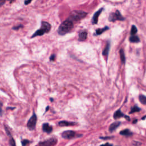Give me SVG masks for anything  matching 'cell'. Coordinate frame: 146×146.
<instances>
[{"instance_id":"obj_21","label":"cell","mask_w":146,"mask_h":146,"mask_svg":"<svg viewBox=\"0 0 146 146\" xmlns=\"http://www.w3.org/2000/svg\"><path fill=\"white\" fill-rule=\"evenodd\" d=\"M137 28H136V26L134 25H133L131 28V34L133 36V35H135V34L137 33Z\"/></svg>"},{"instance_id":"obj_13","label":"cell","mask_w":146,"mask_h":146,"mask_svg":"<svg viewBox=\"0 0 146 146\" xmlns=\"http://www.w3.org/2000/svg\"><path fill=\"white\" fill-rule=\"evenodd\" d=\"M87 32L86 31H82L79 34V41H84L87 39Z\"/></svg>"},{"instance_id":"obj_32","label":"cell","mask_w":146,"mask_h":146,"mask_svg":"<svg viewBox=\"0 0 146 146\" xmlns=\"http://www.w3.org/2000/svg\"><path fill=\"white\" fill-rule=\"evenodd\" d=\"M15 109V107H13V108H12V107H8V109H11V110H13V109Z\"/></svg>"},{"instance_id":"obj_19","label":"cell","mask_w":146,"mask_h":146,"mask_svg":"<svg viewBox=\"0 0 146 146\" xmlns=\"http://www.w3.org/2000/svg\"><path fill=\"white\" fill-rule=\"evenodd\" d=\"M139 101L143 105H146V97L143 95H140L139 96Z\"/></svg>"},{"instance_id":"obj_17","label":"cell","mask_w":146,"mask_h":146,"mask_svg":"<svg viewBox=\"0 0 146 146\" xmlns=\"http://www.w3.org/2000/svg\"><path fill=\"white\" fill-rule=\"evenodd\" d=\"M119 54H120V57H121V59L122 61V63H125L126 61V58H125V54H124V50L123 49H121V50L119 51Z\"/></svg>"},{"instance_id":"obj_6","label":"cell","mask_w":146,"mask_h":146,"mask_svg":"<svg viewBox=\"0 0 146 146\" xmlns=\"http://www.w3.org/2000/svg\"><path fill=\"white\" fill-rule=\"evenodd\" d=\"M61 136L64 139H71L77 137V135L75 132L71 130H69V131H65L62 132Z\"/></svg>"},{"instance_id":"obj_2","label":"cell","mask_w":146,"mask_h":146,"mask_svg":"<svg viewBox=\"0 0 146 146\" xmlns=\"http://www.w3.org/2000/svg\"><path fill=\"white\" fill-rule=\"evenodd\" d=\"M87 13L81 10H74L70 13L68 19L71 21H78L86 17Z\"/></svg>"},{"instance_id":"obj_14","label":"cell","mask_w":146,"mask_h":146,"mask_svg":"<svg viewBox=\"0 0 146 146\" xmlns=\"http://www.w3.org/2000/svg\"><path fill=\"white\" fill-rule=\"evenodd\" d=\"M120 134L126 136H132L133 133H132V132H131L128 129H126L124 130L121 131L120 132Z\"/></svg>"},{"instance_id":"obj_7","label":"cell","mask_w":146,"mask_h":146,"mask_svg":"<svg viewBox=\"0 0 146 146\" xmlns=\"http://www.w3.org/2000/svg\"><path fill=\"white\" fill-rule=\"evenodd\" d=\"M121 118H124L127 121H130V118L129 117H128L127 115H126L125 114H124L123 113H122V111H121V110H117V111L114 114V118L115 119H119Z\"/></svg>"},{"instance_id":"obj_15","label":"cell","mask_w":146,"mask_h":146,"mask_svg":"<svg viewBox=\"0 0 146 146\" xmlns=\"http://www.w3.org/2000/svg\"><path fill=\"white\" fill-rule=\"evenodd\" d=\"M110 43H107L106 46L105 47V49L103 51V55L106 57L108 56L110 50Z\"/></svg>"},{"instance_id":"obj_25","label":"cell","mask_w":146,"mask_h":146,"mask_svg":"<svg viewBox=\"0 0 146 146\" xmlns=\"http://www.w3.org/2000/svg\"><path fill=\"white\" fill-rule=\"evenodd\" d=\"M5 131H6V134H7V135H8V136H11V134H10V132L9 131V129H8V128L6 127V126H5Z\"/></svg>"},{"instance_id":"obj_10","label":"cell","mask_w":146,"mask_h":146,"mask_svg":"<svg viewBox=\"0 0 146 146\" xmlns=\"http://www.w3.org/2000/svg\"><path fill=\"white\" fill-rule=\"evenodd\" d=\"M42 130L44 132L50 134L52 132L53 127L48 123H44L42 125Z\"/></svg>"},{"instance_id":"obj_33","label":"cell","mask_w":146,"mask_h":146,"mask_svg":"<svg viewBox=\"0 0 146 146\" xmlns=\"http://www.w3.org/2000/svg\"><path fill=\"white\" fill-rule=\"evenodd\" d=\"M137 122H138V120H135L134 122H133V123H136Z\"/></svg>"},{"instance_id":"obj_29","label":"cell","mask_w":146,"mask_h":146,"mask_svg":"<svg viewBox=\"0 0 146 146\" xmlns=\"http://www.w3.org/2000/svg\"><path fill=\"white\" fill-rule=\"evenodd\" d=\"M32 0H25L24 4H25V5H28V4H29L30 3V2H32Z\"/></svg>"},{"instance_id":"obj_34","label":"cell","mask_w":146,"mask_h":146,"mask_svg":"<svg viewBox=\"0 0 146 146\" xmlns=\"http://www.w3.org/2000/svg\"><path fill=\"white\" fill-rule=\"evenodd\" d=\"M146 118V116H144V117H143V118H142V119H143V120H144V119H145V118Z\"/></svg>"},{"instance_id":"obj_16","label":"cell","mask_w":146,"mask_h":146,"mask_svg":"<svg viewBox=\"0 0 146 146\" xmlns=\"http://www.w3.org/2000/svg\"><path fill=\"white\" fill-rule=\"evenodd\" d=\"M130 41L132 43H138L140 41V39L138 36H132L130 38Z\"/></svg>"},{"instance_id":"obj_28","label":"cell","mask_w":146,"mask_h":146,"mask_svg":"<svg viewBox=\"0 0 146 146\" xmlns=\"http://www.w3.org/2000/svg\"><path fill=\"white\" fill-rule=\"evenodd\" d=\"M2 103L0 102V116H2Z\"/></svg>"},{"instance_id":"obj_23","label":"cell","mask_w":146,"mask_h":146,"mask_svg":"<svg viewBox=\"0 0 146 146\" xmlns=\"http://www.w3.org/2000/svg\"><path fill=\"white\" fill-rule=\"evenodd\" d=\"M14 1L15 0H0V6L3 5L6 1H9L10 3H12V2H13V1Z\"/></svg>"},{"instance_id":"obj_30","label":"cell","mask_w":146,"mask_h":146,"mask_svg":"<svg viewBox=\"0 0 146 146\" xmlns=\"http://www.w3.org/2000/svg\"><path fill=\"white\" fill-rule=\"evenodd\" d=\"M101 146H113V145L111 144H110V143H105V144H102V145H101Z\"/></svg>"},{"instance_id":"obj_20","label":"cell","mask_w":146,"mask_h":146,"mask_svg":"<svg viewBox=\"0 0 146 146\" xmlns=\"http://www.w3.org/2000/svg\"><path fill=\"white\" fill-rule=\"evenodd\" d=\"M140 111V109L139 107H138L137 106H134L133 107L131 108V110L130 112V114H132L134 113H136V112H139Z\"/></svg>"},{"instance_id":"obj_8","label":"cell","mask_w":146,"mask_h":146,"mask_svg":"<svg viewBox=\"0 0 146 146\" xmlns=\"http://www.w3.org/2000/svg\"><path fill=\"white\" fill-rule=\"evenodd\" d=\"M41 29H42L45 32V33H48L51 30V25L49 23L44 21V22H42Z\"/></svg>"},{"instance_id":"obj_27","label":"cell","mask_w":146,"mask_h":146,"mask_svg":"<svg viewBox=\"0 0 146 146\" xmlns=\"http://www.w3.org/2000/svg\"><path fill=\"white\" fill-rule=\"evenodd\" d=\"M55 54H52L51 55L50 57V60L51 61H54L55 60Z\"/></svg>"},{"instance_id":"obj_22","label":"cell","mask_w":146,"mask_h":146,"mask_svg":"<svg viewBox=\"0 0 146 146\" xmlns=\"http://www.w3.org/2000/svg\"><path fill=\"white\" fill-rule=\"evenodd\" d=\"M9 144H10V146H16V142H15L14 139L13 138H11L9 140Z\"/></svg>"},{"instance_id":"obj_24","label":"cell","mask_w":146,"mask_h":146,"mask_svg":"<svg viewBox=\"0 0 146 146\" xmlns=\"http://www.w3.org/2000/svg\"><path fill=\"white\" fill-rule=\"evenodd\" d=\"M30 141L28 140H26V139H25V140H22V146H27L28 144H29Z\"/></svg>"},{"instance_id":"obj_18","label":"cell","mask_w":146,"mask_h":146,"mask_svg":"<svg viewBox=\"0 0 146 146\" xmlns=\"http://www.w3.org/2000/svg\"><path fill=\"white\" fill-rule=\"evenodd\" d=\"M109 28H108V27H105V28H102V29H98L96 30V34H97V35H100L103 33L105 31L107 30H109Z\"/></svg>"},{"instance_id":"obj_9","label":"cell","mask_w":146,"mask_h":146,"mask_svg":"<svg viewBox=\"0 0 146 146\" xmlns=\"http://www.w3.org/2000/svg\"><path fill=\"white\" fill-rule=\"evenodd\" d=\"M102 10H103V9H100L98 11H97L95 14H94V15L93 17V19H92V24H97V23H98V17H99V16L100 14L102 13Z\"/></svg>"},{"instance_id":"obj_1","label":"cell","mask_w":146,"mask_h":146,"mask_svg":"<svg viewBox=\"0 0 146 146\" xmlns=\"http://www.w3.org/2000/svg\"><path fill=\"white\" fill-rule=\"evenodd\" d=\"M73 28H74V25H73V21L67 19V20L62 22L59 26L58 30V33L59 35L63 36L66 34L69 33L73 29Z\"/></svg>"},{"instance_id":"obj_4","label":"cell","mask_w":146,"mask_h":146,"mask_svg":"<svg viewBox=\"0 0 146 146\" xmlns=\"http://www.w3.org/2000/svg\"><path fill=\"white\" fill-rule=\"evenodd\" d=\"M36 121H37V117H36V114L34 113L32 117L30 118L29 121L27 123V127H28V129L29 130H34L36 128Z\"/></svg>"},{"instance_id":"obj_5","label":"cell","mask_w":146,"mask_h":146,"mask_svg":"<svg viewBox=\"0 0 146 146\" xmlns=\"http://www.w3.org/2000/svg\"><path fill=\"white\" fill-rule=\"evenodd\" d=\"M57 143V140L55 138H50L45 141L41 142L38 143L40 146H54Z\"/></svg>"},{"instance_id":"obj_11","label":"cell","mask_w":146,"mask_h":146,"mask_svg":"<svg viewBox=\"0 0 146 146\" xmlns=\"http://www.w3.org/2000/svg\"><path fill=\"white\" fill-rule=\"evenodd\" d=\"M58 124L59 126L61 127H67V126H74L75 123L74 122H70L66 121H60L58 123Z\"/></svg>"},{"instance_id":"obj_3","label":"cell","mask_w":146,"mask_h":146,"mask_svg":"<svg viewBox=\"0 0 146 146\" xmlns=\"http://www.w3.org/2000/svg\"><path fill=\"white\" fill-rule=\"evenodd\" d=\"M109 21L111 22H115V21L119 20V21H123L124 20V18L122 16V14L119 12L118 10H117L115 13H112L110 14L109 16Z\"/></svg>"},{"instance_id":"obj_26","label":"cell","mask_w":146,"mask_h":146,"mask_svg":"<svg viewBox=\"0 0 146 146\" xmlns=\"http://www.w3.org/2000/svg\"><path fill=\"white\" fill-rule=\"evenodd\" d=\"M24 28V26L23 25H19V26H14L13 28V30H18L19 29H20V28Z\"/></svg>"},{"instance_id":"obj_31","label":"cell","mask_w":146,"mask_h":146,"mask_svg":"<svg viewBox=\"0 0 146 146\" xmlns=\"http://www.w3.org/2000/svg\"><path fill=\"white\" fill-rule=\"evenodd\" d=\"M100 138L103 139H110L111 137H101Z\"/></svg>"},{"instance_id":"obj_12","label":"cell","mask_w":146,"mask_h":146,"mask_svg":"<svg viewBox=\"0 0 146 146\" xmlns=\"http://www.w3.org/2000/svg\"><path fill=\"white\" fill-rule=\"evenodd\" d=\"M120 124H121V122H115L112 123L109 127V131L111 132L114 131L119 126Z\"/></svg>"}]
</instances>
